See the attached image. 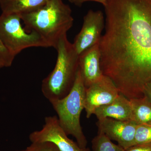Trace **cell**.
Instances as JSON below:
<instances>
[{
	"mask_svg": "<svg viewBox=\"0 0 151 151\" xmlns=\"http://www.w3.org/2000/svg\"><path fill=\"white\" fill-rule=\"evenodd\" d=\"M100 68L128 99L151 81V0H108Z\"/></svg>",
	"mask_w": 151,
	"mask_h": 151,
	"instance_id": "obj_1",
	"label": "cell"
},
{
	"mask_svg": "<svg viewBox=\"0 0 151 151\" xmlns=\"http://www.w3.org/2000/svg\"><path fill=\"white\" fill-rule=\"evenodd\" d=\"M20 16L26 29L37 33L50 47L54 48L73 23L71 9L62 0H48L35 10Z\"/></svg>",
	"mask_w": 151,
	"mask_h": 151,
	"instance_id": "obj_2",
	"label": "cell"
},
{
	"mask_svg": "<svg viewBox=\"0 0 151 151\" xmlns=\"http://www.w3.org/2000/svg\"><path fill=\"white\" fill-rule=\"evenodd\" d=\"M55 48L58 54L56 64L41 86L42 94L49 102L63 98L70 92L79 68V55L67 34L60 38Z\"/></svg>",
	"mask_w": 151,
	"mask_h": 151,
	"instance_id": "obj_3",
	"label": "cell"
},
{
	"mask_svg": "<svg viewBox=\"0 0 151 151\" xmlns=\"http://www.w3.org/2000/svg\"><path fill=\"white\" fill-rule=\"evenodd\" d=\"M86 89L78 68L70 92L63 98L50 102L57 114L60 125L66 134L71 135L75 138L81 148H86L87 144L80 123L81 112L84 109Z\"/></svg>",
	"mask_w": 151,
	"mask_h": 151,
	"instance_id": "obj_4",
	"label": "cell"
},
{
	"mask_svg": "<svg viewBox=\"0 0 151 151\" xmlns=\"http://www.w3.org/2000/svg\"><path fill=\"white\" fill-rule=\"evenodd\" d=\"M20 15L2 13L0 16V39L8 50L15 57L25 49L50 47L37 33L27 31L21 24Z\"/></svg>",
	"mask_w": 151,
	"mask_h": 151,
	"instance_id": "obj_5",
	"label": "cell"
},
{
	"mask_svg": "<svg viewBox=\"0 0 151 151\" xmlns=\"http://www.w3.org/2000/svg\"><path fill=\"white\" fill-rule=\"evenodd\" d=\"M29 139L32 143H53L61 151H90L87 148H81L77 143L68 138L56 116L45 117L42 129L31 133Z\"/></svg>",
	"mask_w": 151,
	"mask_h": 151,
	"instance_id": "obj_6",
	"label": "cell"
},
{
	"mask_svg": "<svg viewBox=\"0 0 151 151\" xmlns=\"http://www.w3.org/2000/svg\"><path fill=\"white\" fill-rule=\"evenodd\" d=\"M104 26V15L101 11H88L83 18L81 30L72 43L78 55L100 42Z\"/></svg>",
	"mask_w": 151,
	"mask_h": 151,
	"instance_id": "obj_7",
	"label": "cell"
},
{
	"mask_svg": "<svg viewBox=\"0 0 151 151\" xmlns=\"http://www.w3.org/2000/svg\"><path fill=\"white\" fill-rule=\"evenodd\" d=\"M120 94L113 81L103 75L98 81L86 88L84 109L86 118L89 119L97 108L113 102Z\"/></svg>",
	"mask_w": 151,
	"mask_h": 151,
	"instance_id": "obj_8",
	"label": "cell"
},
{
	"mask_svg": "<svg viewBox=\"0 0 151 151\" xmlns=\"http://www.w3.org/2000/svg\"><path fill=\"white\" fill-rule=\"evenodd\" d=\"M97 125L98 132L116 141L125 150L134 146L137 125L134 122L105 118L98 120Z\"/></svg>",
	"mask_w": 151,
	"mask_h": 151,
	"instance_id": "obj_9",
	"label": "cell"
},
{
	"mask_svg": "<svg viewBox=\"0 0 151 151\" xmlns=\"http://www.w3.org/2000/svg\"><path fill=\"white\" fill-rule=\"evenodd\" d=\"M100 42L79 55V68L86 88L102 78Z\"/></svg>",
	"mask_w": 151,
	"mask_h": 151,
	"instance_id": "obj_10",
	"label": "cell"
},
{
	"mask_svg": "<svg viewBox=\"0 0 151 151\" xmlns=\"http://www.w3.org/2000/svg\"><path fill=\"white\" fill-rule=\"evenodd\" d=\"M94 114L98 120L111 118L121 121L132 122L131 102L129 99L121 93L113 102L96 109Z\"/></svg>",
	"mask_w": 151,
	"mask_h": 151,
	"instance_id": "obj_11",
	"label": "cell"
},
{
	"mask_svg": "<svg viewBox=\"0 0 151 151\" xmlns=\"http://www.w3.org/2000/svg\"><path fill=\"white\" fill-rule=\"evenodd\" d=\"M48 0H0L2 13L21 15L35 10Z\"/></svg>",
	"mask_w": 151,
	"mask_h": 151,
	"instance_id": "obj_12",
	"label": "cell"
},
{
	"mask_svg": "<svg viewBox=\"0 0 151 151\" xmlns=\"http://www.w3.org/2000/svg\"><path fill=\"white\" fill-rule=\"evenodd\" d=\"M132 122L138 124L151 125V102L147 96L130 99Z\"/></svg>",
	"mask_w": 151,
	"mask_h": 151,
	"instance_id": "obj_13",
	"label": "cell"
},
{
	"mask_svg": "<svg viewBox=\"0 0 151 151\" xmlns=\"http://www.w3.org/2000/svg\"><path fill=\"white\" fill-rule=\"evenodd\" d=\"M93 151H126L119 145L112 142L111 140L103 133L98 132V134L92 140Z\"/></svg>",
	"mask_w": 151,
	"mask_h": 151,
	"instance_id": "obj_14",
	"label": "cell"
},
{
	"mask_svg": "<svg viewBox=\"0 0 151 151\" xmlns=\"http://www.w3.org/2000/svg\"><path fill=\"white\" fill-rule=\"evenodd\" d=\"M143 145H151V125H137L134 146Z\"/></svg>",
	"mask_w": 151,
	"mask_h": 151,
	"instance_id": "obj_15",
	"label": "cell"
},
{
	"mask_svg": "<svg viewBox=\"0 0 151 151\" xmlns=\"http://www.w3.org/2000/svg\"><path fill=\"white\" fill-rule=\"evenodd\" d=\"M14 58L15 57L10 53L0 39V61L4 67H10Z\"/></svg>",
	"mask_w": 151,
	"mask_h": 151,
	"instance_id": "obj_16",
	"label": "cell"
},
{
	"mask_svg": "<svg viewBox=\"0 0 151 151\" xmlns=\"http://www.w3.org/2000/svg\"><path fill=\"white\" fill-rule=\"evenodd\" d=\"M30 145L35 151H61L54 144L49 142L32 143Z\"/></svg>",
	"mask_w": 151,
	"mask_h": 151,
	"instance_id": "obj_17",
	"label": "cell"
},
{
	"mask_svg": "<svg viewBox=\"0 0 151 151\" xmlns=\"http://www.w3.org/2000/svg\"><path fill=\"white\" fill-rule=\"evenodd\" d=\"M126 151H151V145H136L130 147Z\"/></svg>",
	"mask_w": 151,
	"mask_h": 151,
	"instance_id": "obj_18",
	"label": "cell"
},
{
	"mask_svg": "<svg viewBox=\"0 0 151 151\" xmlns=\"http://www.w3.org/2000/svg\"><path fill=\"white\" fill-rule=\"evenodd\" d=\"M71 4L78 6H81L84 3L87 1H94L102 4L105 6L107 4L108 0H68Z\"/></svg>",
	"mask_w": 151,
	"mask_h": 151,
	"instance_id": "obj_19",
	"label": "cell"
},
{
	"mask_svg": "<svg viewBox=\"0 0 151 151\" xmlns=\"http://www.w3.org/2000/svg\"><path fill=\"white\" fill-rule=\"evenodd\" d=\"M144 95H145L151 102V81L146 84L144 89Z\"/></svg>",
	"mask_w": 151,
	"mask_h": 151,
	"instance_id": "obj_20",
	"label": "cell"
},
{
	"mask_svg": "<svg viewBox=\"0 0 151 151\" xmlns=\"http://www.w3.org/2000/svg\"><path fill=\"white\" fill-rule=\"evenodd\" d=\"M16 151H35V150H33V149L32 148L31 146L30 145L29 146V147H28L27 148L25 149V150H22Z\"/></svg>",
	"mask_w": 151,
	"mask_h": 151,
	"instance_id": "obj_21",
	"label": "cell"
},
{
	"mask_svg": "<svg viewBox=\"0 0 151 151\" xmlns=\"http://www.w3.org/2000/svg\"><path fill=\"white\" fill-rule=\"evenodd\" d=\"M4 67V66L3 63L0 61V69H1V68H3Z\"/></svg>",
	"mask_w": 151,
	"mask_h": 151,
	"instance_id": "obj_22",
	"label": "cell"
}]
</instances>
